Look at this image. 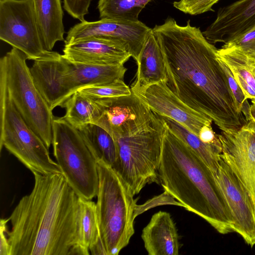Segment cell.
Listing matches in <instances>:
<instances>
[{
    "mask_svg": "<svg viewBox=\"0 0 255 255\" xmlns=\"http://www.w3.org/2000/svg\"><path fill=\"white\" fill-rule=\"evenodd\" d=\"M153 31L164 57L170 90L188 107L211 119L223 131L247 123L237 110L218 49L190 20L185 26L168 17Z\"/></svg>",
    "mask_w": 255,
    "mask_h": 255,
    "instance_id": "6da1fadb",
    "label": "cell"
},
{
    "mask_svg": "<svg viewBox=\"0 0 255 255\" xmlns=\"http://www.w3.org/2000/svg\"><path fill=\"white\" fill-rule=\"evenodd\" d=\"M33 174L32 191L8 218L9 255H71L78 245L79 197L62 173Z\"/></svg>",
    "mask_w": 255,
    "mask_h": 255,
    "instance_id": "7a4b0ae2",
    "label": "cell"
},
{
    "mask_svg": "<svg viewBox=\"0 0 255 255\" xmlns=\"http://www.w3.org/2000/svg\"><path fill=\"white\" fill-rule=\"evenodd\" d=\"M160 181L164 191L218 232H234V221L213 173L201 158L166 126L162 140Z\"/></svg>",
    "mask_w": 255,
    "mask_h": 255,
    "instance_id": "3957f363",
    "label": "cell"
},
{
    "mask_svg": "<svg viewBox=\"0 0 255 255\" xmlns=\"http://www.w3.org/2000/svg\"><path fill=\"white\" fill-rule=\"evenodd\" d=\"M165 129L163 121L154 113L147 120L110 134L117 150L113 168L133 196L147 184L160 182L158 168Z\"/></svg>",
    "mask_w": 255,
    "mask_h": 255,
    "instance_id": "277c9868",
    "label": "cell"
},
{
    "mask_svg": "<svg viewBox=\"0 0 255 255\" xmlns=\"http://www.w3.org/2000/svg\"><path fill=\"white\" fill-rule=\"evenodd\" d=\"M99 184L96 203L100 237L106 255H117L134 233L137 200L115 170L96 161Z\"/></svg>",
    "mask_w": 255,
    "mask_h": 255,
    "instance_id": "5b68a950",
    "label": "cell"
},
{
    "mask_svg": "<svg viewBox=\"0 0 255 255\" xmlns=\"http://www.w3.org/2000/svg\"><path fill=\"white\" fill-rule=\"evenodd\" d=\"M25 55L12 47L0 59V76L22 118L47 148L52 143V111L37 88Z\"/></svg>",
    "mask_w": 255,
    "mask_h": 255,
    "instance_id": "8992f818",
    "label": "cell"
},
{
    "mask_svg": "<svg viewBox=\"0 0 255 255\" xmlns=\"http://www.w3.org/2000/svg\"><path fill=\"white\" fill-rule=\"evenodd\" d=\"M4 147L32 173H62L48 148L14 106L0 76V149Z\"/></svg>",
    "mask_w": 255,
    "mask_h": 255,
    "instance_id": "52a82bcc",
    "label": "cell"
},
{
    "mask_svg": "<svg viewBox=\"0 0 255 255\" xmlns=\"http://www.w3.org/2000/svg\"><path fill=\"white\" fill-rule=\"evenodd\" d=\"M53 155L62 173L77 195L87 200L97 196V164L79 130L63 117L52 124Z\"/></svg>",
    "mask_w": 255,
    "mask_h": 255,
    "instance_id": "ba28073f",
    "label": "cell"
},
{
    "mask_svg": "<svg viewBox=\"0 0 255 255\" xmlns=\"http://www.w3.org/2000/svg\"><path fill=\"white\" fill-rule=\"evenodd\" d=\"M0 39L34 61L50 57L56 52L44 47L32 0L0 2Z\"/></svg>",
    "mask_w": 255,
    "mask_h": 255,
    "instance_id": "9c48e42d",
    "label": "cell"
},
{
    "mask_svg": "<svg viewBox=\"0 0 255 255\" xmlns=\"http://www.w3.org/2000/svg\"><path fill=\"white\" fill-rule=\"evenodd\" d=\"M151 29L139 20L102 18L96 21L84 20L69 29L64 43L67 44L90 37L110 40L124 47L136 61Z\"/></svg>",
    "mask_w": 255,
    "mask_h": 255,
    "instance_id": "30bf717a",
    "label": "cell"
},
{
    "mask_svg": "<svg viewBox=\"0 0 255 255\" xmlns=\"http://www.w3.org/2000/svg\"><path fill=\"white\" fill-rule=\"evenodd\" d=\"M213 175L231 212L234 232L253 247L255 245V202L245 186L221 158Z\"/></svg>",
    "mask_w": 255,
    "mask_h": 255,
    "instance_id": "8fae6325",
    "label": "cell"
},
{
    "mask_svg": "<svg viewBox=\"0 0 255 255\" xmlns=\"http://www.w3.org/2000/svg\"><path fill=\"white\" fill-rule=\"evenodd\" d=\"M221 158L246 188L255 203V123L247 122L235 130L217 134Z\"/></svg>",
    "mask_w": 255,
    "mask_h": 255,
    "instance_id": "7c38bea8",
    "label": "cell"
},
{
    "mask_svg": "<svg viewBox=\"0 0 255 255\" xmlns=\"http://www.w3.org/2000/svg\"><path fill=\"white\" fill-rule=\"evenodd\" d=\"M134 94L152 111L173 120L198 136L203 126L212 125L211 119L184 103L170 90L166 82L152 84Z\"/></svg>",
    "mask_w": 255,
    "mask_h": 255,
    "instance_id": "4fadbf2b",
    "label": "cell"
},
{
    "mask_svg": "<svg viewBox=\"0 0 255 255\" xmlns=\"http://www.w3.org/2000/svg\"><path fill=\"white\" fill-rule=\"evenodd\" d=\"M67 59L58 52L35 60L30 71L34 82L52 111L72 95L67 80Z\"/></svg>",
    "mask_w": 255,
    "mask_h": 255,
    "instance_id": "5bb4252c",
    "label": "cell"
},
{
    "mask_svg": "<svg viewBox=\"0 0 255 255\" xmlns=\"http://www.w3.org/2000/svg\"><path fill=\"white\" fill-rule=\"evenodd\" d=\"M255 25V0H239L219 8L215 20L202 32L211 44L227 42Z\"/></svg>",
    "mask_w": 255,
    "mask_h": 255,
    "instance_id": "9a60e30c",
    "label": "cell"
},
{
    "mask_svg": "<svg viewBox=\"0 0 255 255\" xmlns=\"http://www.w3.org/2000/svg\"><path fill=\"white\" fill-rule=\"evenodd\" d=\"M64 57L74 63L124 64L131 55L120 44L106 39L90 37L65 44Z\"/></svg>",
    "mask_w": 255,
    "mask_h": 255,
    "instance_id": "2e32d148",
    "label": "cell"
},
{
    "mask_svg": "<svg viewBox=\"0 0 255 255\" xmlns=\"http://www.w3.org/2000/svg\"><path fill=\"white\" fill-rule=\"evenodd\" d=\"M96 100L102 109L101 117L96 125L109 133L151 111L147 105L132 92L129 95Z\"/></svg>",
    "mask_w": 255,
    "mask_h": 255,
    "instance_id": "e0dca14e",
    "label": "cell"
},
{
    "mask_svg": "<svg viewBox=\"0 0 255 255\" xmlns=\"http://www.w3.org/2000/svg\"><path fill=\"white\" fill-rule=\"evenodd\" d=\"M141 238L149 255H177L179 244L177 230L170 214L159 211L143 228Z\"/></svg>",
    "mask_w": 255,
    "mask_h": 255,
    "instance_id": "ac0fdd59",
    "label": "cell"
},
{
    "mask_svg": "<svg viewBox=\"0 0 255 255\" xmlns=\"http://www.w3.org/2000/svg\"><path fill=\"white\" fill-rule=\"evenodd\" d=\"M136 62V78L130 88L132 92L137 93L154 84L166 82L164 57L152 28L145 40Z\"/></svg>",
    "mask_w": 255,
    "mask_h": 255,
    "instance_id": "d6986e66",
    "label": "cell"
},
{
    "mask_svg": "<svg viewBox=\"0 0 255 255\" xmlns=\"http://www.w3.org/2000/svg\"><path fill=\"white\" fill-rule=\"evenodd\" d=\"M67 80L72 95L83 88L123 79L127 71L124 64H84L72 62L67 59Z\"/></svg>",
    "mask_w": 255,
    "mask_h": 255,
    "instance_id": "ffe728a7",
    "label": "cell"
},
{
    "mask_svg": "<svg viewBox=\"0 0 255 255\" xmlns=\"http://www.w3.org/2000/svg\"><path fill=\"white\" fill-rule=\"evenodd\" d=\"M32 0L45 48L52 51L56 42L65 40L61 0Z\"/></svg>",
    "mask_w": 255,
    "mask_h": 255,
    "instance_id": "44dd1931",
    "label": "cell"
},
{
    "mask_svg": "<svg viewBox=\"0 0 255 255\" xmlns=\"http://www.w3.org/2000/svg\"><path fill=\"white\" fill-rule=\"evenodd\" d=\"M159 116L161 118L166 126L194 151L205 163L212 172L214 173L218 168L221 159V144L206 143L203 142L198 135L189 131L180 124L169 118Z\"/></svg>",
    "mask_w": 255,
    "mask_h": 255,
    "instance_id": "7402d4cb",
    "label": "cell"
},
{
    "mask_svg": "<svg viewBox=\"0 0 255 255\" xmlns=\"http://www.w3.org/2000/svg\"><path fill=\"white\" fill-rule=\"evenodd\" d=\"M78 129L96 161L102 160L113 168L117 159V150L112 135L94 124L86 125Z\"/></svg>",
    "mask_w": 255,
    "mask_h": 255,
    "instance_id": "603a6c76",
    "label": "cell"
},
{
    "mask_svg": "<svg viewBox=\"0 0 255 255\" xmlns=\"http://www.w3.org/2000/svg\"><path fill=\"white\" fill-rule=\"evenodd\" d=\"M62 107L66 109L63 118L77 129L89 124L96 125L102 113L101 106L97 100L78 91L65 102Z\"/></svg>",
    "mask_w": 255,
    "mask_h": 255,
    "instance_id": "cb8c5ba5",
    "label": "cell"
},
{
    "mask_svg": "<svg viewBox=\"0 0 255 255\" xmlns=\"http://www.w3.org/2000/svg\"><path fill=\"white\" fill-rule=\"evenodd\" d=\"M78 245L90 252L100 240L96 203L79 197L77 217Z\"/></svg>",
    "mask_w": 255,
    "mask_h": 255,
    "instance_id": "d4e9b609",
    "label": "cell"
},
{
    "mask_svg": "<svg viewBox=\"0 0 255 255\" xmlns=\"http://www.w3.org/2000/svg\"><path fill=\"white\" fill-rule=\"evenodd\" d=\"M152 0H99L98 9L102 18L138 20L141 10Z\"/></svg>",
    "mask_w": 255,
    "mask_h": 255,
    "instance_id": "484cf974",
    "label": "cell"
},
{
    "mask_svg": "<svg viewBox=\"0 0 255 255\" xmlns=\"http://www.w3.org/2000/svg\"><path fill=\"white\" fill-rule=\"evenodd\" d=\"M217 56L233 73L239 75L255 91V60L234 48L219 49Z\"/></svg>",
    "mask_w": 255,
    "mask_h": 255,
    "instance_id": "4316f807",
    "label": "cell"
},
{
    "mask_svg": "<svg viewBox=\"0 0 255 255\" xmlns=\"http://www.w3.org/2000/svg\"><path fill=\"white\" fill-rule=\"evenodd\" d=\"M81 94L94 100L129 95L132 91L123 79L99 85L89 86L78 90Z\"/></svg>",
    "mask_w": 255,
    "mask_h": 255,
    "instance_id": "83f0119b",
    "label": "cell"
},
{
    "mask_svg": "<svg viewBox=\"0 0 255 255\" xmlns=\"http://www.w3.org/2000/svg\"><path fill=\"white\" fill-rule=\"evenodd\" d=\"M218 59L226 76L229 87L233 96L237 110L239 113L244 115L247 122H248L250 121V109L251 106L248 102V99L246 98L228 66L218 57Z\"/></svg>",
    "mask_w": 255,
    "mask_h": 255,
    "instance_id": "f1b7e54d",
    "label": "cell"
},
{
    "mask_svg": "<svg viewBox=\"0 0 255 255\" xmlns=\"http://www.w3.org/2000/svg\"><path fill=\"white\" fill-rule=\"evenodd\" d=\"M222 48H236L255 60V25L224 43Z\"/></svg>",
    "mask_w": 255,
    "mask_h": 255,
    "instance_id": "f546056e",
    "label": "cell"
},
{
    "mask_svg": "<svg viewBox=\"0 0 255 255\" xmlns=\"http://www.w3.org/2000/svg\"><path fill=\"white\" fill-rule=\"evenodd\" d=\"M220 0H179L173 2V6L186 14L192 15L214 11L213 5Z\"/></svg>",
    "mask_w": 255,
    "mask_h": 255,
    "instance_id": "4dcf8cb0",
    "label": "cell"
},
{
    "mask_svg": "<svg viewBox=\"0 0 255 255\" xmlns=\"http://www.w3.org/2000/svg\"><path fill=\"white\" fill-rule=\"evenodd\" d=\"M91 0H63V7L70 15L81 22L89 13Z\"/></svg>",
    "mask_w": 255,
    "mask_h": 255,
    "instance_id": "1f68e13d",
    "label": "cell"
},
{
    "mask_svg": "<svg viewBox=\"0 0 255 255\" xmlns=\"http://www.w3.org/2000/svg\"><path fill=\"white\" fill-rule=\"evenodd\" d=\"M198 136L203 142L206 143L221 144L218 135L213 131L211 125L203 126L200 130Z\"/></svg>",
    "mask_w": 255,
    "mask_h": 255,
    "instance_id": "d6a6232c",
    "label": "cell"
},
{
    "mask_svg": "<svg viewBox=\"0 0 255 255\" xmlns=\"http://www.w3.org/2000/svg\"><path fill=\"white\" fill-rule=\"evenodd\" d=\"M8 219H1L0 222V255H9V247L6 234Z\"/></svg>",
    "mask_w": 255,
    "mask_h": 255,
    "instance_id": "836d02e7",
    "label": "cell"
},
{
    "mask_svg": "<svg viewBox=\"0 0 255 255\" xmlns=\"http://www.w3.org/2000/svg\"><path fill=\"white\" fill-rule=\"evenodd\" d=\"M250 121L255 123V104L253 103L250 106Z\"/></svg>",
    "mask_w": 255,
    "mask_h": 255,
    "instance_id": "e575fe53",
    "label": "cell"
},
{
    "mask_svg": "<svg viewBox=\"0 0 255 255\" xmlns=\"http://www.w3.org/2000/svg\"><path fill=\"white\" fill-rule=\"evenodd\" d=\"M6 0H0V2H3Z\"/></svg>",
    "mask_w": 255,
    "mask_h": 255,
    "instance_id": "d590c367",
    "label": "cell"
}]
</instances>
